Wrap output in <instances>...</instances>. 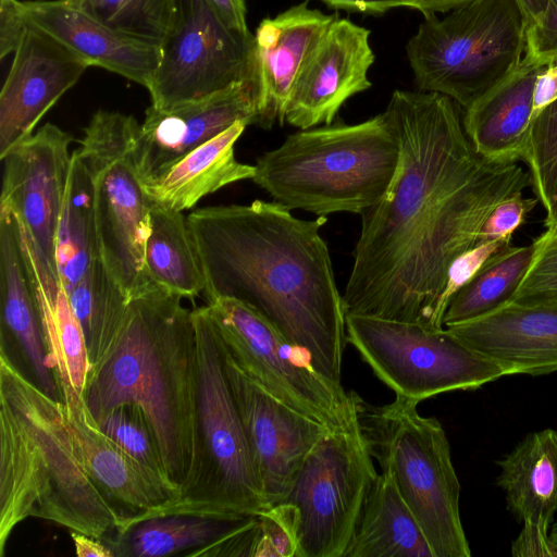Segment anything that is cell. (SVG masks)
I'll list each match as a JSON object with an SVG mask.
<instances>
[{
    "label": "cell",
    "mask_w": 557,
    "mask_h": 557,
    "mask_svg": "<svg viewBox=\"0 0 557 557\" xmlns=\"http://www.w3.org/2000/svg\"><path fill=\"white\" fill-rule=\"evenodd\" d=\"M549 540L554 546V549L557 555V522L553 524L550 531H549Z\"/></svg>",
    "instance_id": "cell-50"
},
{
    "label": "cell",
    "mask_w": 557,
    "mask_h": 557,
    "mask_svg": "<svg viewBox=\"0 0 557 557\" xmlns=\"http://www.w3.org/2000/svg\"><path fill=\"white\" fill-rule=\"evenodd\" d=\"M458 107L438 92H393L384 113L399 139V164L384 197L360 214L346 314L444 327L451 263L481 243L502 200L531 186L518 162L475 150Z\"/></svg>",
    "instance_id": "cell-1"
},
{
    "label": "cell",
    "mask_w": 557,
    "mask_h": 557,
    "mask_svg": "<svg viewBox=\"0 0 557 557\" xmlns=\"http://www.w3.org/2000/svg\"><path fill=\"white\" fill-rule=\"evenodd\" d=\"M418 401L397 396L382 406L356 396V419L368 449L417 518L434 557H469L461 523L460 483L441 422Z\"/></svg>",
    "instance_id": "cell-7"
},
{
    "label": "cell",
    "mask_w": 557,
    "mask_h": 557,
    "mask_svg": "<svg viewBox=\"0 0 557 557\" xmlns=\"http://www.w3.org/2000/svg\"><path fill=\"white\" fill-rule=\"evenodd\" d=\"M372 458L356 417L313 447L281 502L296 513L297 557H344L379 474Z\"/></svg>",
    "instance_id": "cell-12"
},
{
    "label": "cell",
    "mask_w": 557,
    "mask_h": 557,
    "mask_svg": "<svg viewBox=\"0 0 557 557\" xmlns=\"http://www.w3.org/2000/svg\"><path fill=\"white\" fill-rule=\"evenodd\" d=\"M331 8L347 12L383 14L396 8H409L420 11L424 16L449 12L451 9L444 0H321Z\"/></svg>",
    "instance_id": "cell-42"
},
{
    "label": "cell",
    "mask_w": 557,
    "mask_h": 557,
    "mask_svg": "<svg viewBox=\"0 0 557 557\" xmlns=\"http://www.w3.org/2000/svg\"><path fill=\"white\" fill-rule=\"evenodd\" d=\"M25 17L84 59L148 89L160 47L123 35L71 0L24 1Z\"/></svg>",
    "instance_id": "cell-22"
},
{
    "label": "cell",
    "mask_w": 557,
    "mask_h": 557,
    "mask_svg": "<svg viewBox=\"0 0 557 557\" xmlns=\"http://www.w3.org/2000/svg\"><path fill=\"white\" fill-rule=\"evenodd\" d=\"M222 345L231 389L269 508L284 500L307 456L332 430L270 395L236 364L223 342Z\"/></svg>",
    "instance_id": "cell-15"
},
{
    "label": "cell",
    "mask_w": 557,
    "mask_h": 557,
    "mask_svg": "<svg viewBox=\"0 0 557 557\" xmlns=\"http://www.w3.org/2000/svg\"><path fill=\"white\" fill-rule=\"evenodd\" d=\"M336 17L304 1L260 22L253 35L255 125L270 129L276 121L284 124L296 83Z\"/></svg>",
    "instance_id": "cell-19"
},
{
    "label": "cell",
    "mask_w": 557,
    "mask_h": 557,
    "mask_svg": "<svg viewBox=\"0 0 557 557\" xmlns=\"http://www.w3.org/2000/svg\"><path fill=\"white\" fill-rule=\"evenodd\" d=\"M100 257L90 174L73 152L69 183L55 236V262L61 286L69 294Z\"/></svg>",
    "instance_id": "cell-31"
},
{
    "label": "cell",
    "mask_w": 557,
    "mask_h": 557,
    "mask_svg": "<svg viewBox=\"0 0 557 557\" xmlns=\"http://www.w3.org/2000/svg\"><path fill=\"white\" fill-rule=\"evenodd\" d=\"M71 537L78 557H114L109 545H104L100 539L77 531H71Z\"/></svg>",
    "instance_id": "cell-47"
},
{
    "label": "cell",
    "mask_w": 557,
    "mask_h": 557,
    "mask_svg": "<svg viewBox=\"0 0 557 557\" xmlns=\"http://www.w3.org/2000/svg\"><path fill=\"white\" fill-rule=\"evenodd\" d=\"M557 99V64L545 66L540 73L533 97L531 121ZM531 123V122H530Z\"/></svg>",
    "instance_id": "cell-45"
},
{
    "label": "cell",
    "mask_w": 557,
    "mask_h": 557,
    "mask_svg": "<svg viewBox=\"0 0 557 557\" xmlns=\"http://www.w3.org/2000/svg\"><path fill=\"white\" fill-rule=\"evenodd\" d=\"M247 126L245 121L235 122L160 177L141 184L150 203L182 212L226 185L252 180L255 165L240 163L234 153L235 144Z\"/></svg>",
    "instance_id": "cell-25"
},
{
    "label": "cell",
    "mask_w": 557,
    "mask_h": 557,
    "mask_svg": "<svg viewBox=\"0 0 557 557\" xmlns=\"http://www.w3.org/2000/svg\"><path fill=\"white\" fill-rule=\"evenodd\" d=\"M543 69L521 61L508 77L465 110V132L480 154L503 162L523 159L535 84Z\"/></svg>",
    "instance_id": "cell-24"
},
{
    "label": "cell",
    "mask_w": 557,
    "mask_h": 557,
    "mask_svg": "<svg viewBox=\"0 0 557 557\" xmlns=\"http://www.w3.org/2000/svg\"><path fill=\"white\" fill-rule=\"evenodd\" d=\"M346 336L376 377L397 396L418 403L505 375L446 327L346 314Z\"/></svg>",
    "instance_id": "cell-10"
},
{
    "label": "cell",
    "mask_w": 557,
    "mask_h": 557,
    "mask_svg": "<svg viewBox=\"0 0 557 557\" xmlns=\"http://www.w3.org/2000/svg\"><path fill=\"white\" fill-rule=\"evenodd\" d=\"M522 160L535 196L546 211L557 189V99L531 121Z\"/></svg>",
    "instance_id": "cell-35"
},
{
    "label": "cell",
    "mask_w": 557,
    "mask_h": 557,
    "mask_svg": "<svg viewBox=\"0 0 557 557\" xmlns=\"http://www.w3.org/2000/svg\"><path fill=\"white\" fill-rule=\"evenodd\" d=\"M444 1L448 4V7L451 10H454V9H456V8L460 7V5H463V4L468 3V2H471L473 0H444Z\"/></svg>",
    "instance_id": "cell-51"
},
{
    "label": "cell",
    "mask_w": 557,
    "mask_h": 557,
    "mask_svg": "<svg viewBox=\"0 0 557 557\" xmlns=\"http://www.w3.org/2000/svg\"><path fill=\"white\" fill-rule=\"evenodd\" d=\"M522 193L508 196L493 209L481 230V242L511 239L512 234L525 222L529 213L539 203L536 197L525 198Z\"/></svg>",
    "instance_id": "cell-40"
},
{
    "label": "cell",
    "mask_w": 557,
    "mask_h": 557,
    "mask_svg": "<svg viewBox=\"0 0 557 557\" xmlns=\"http://www.w3.org/2000/svg\"><path fill=\"white\" fill-rule=\"evenodd\" d=\"M23 251L39 305L47 366L58 389L67 387L84 396L90 363L82 327L60 281L29 250Z\"/></svg>",
    "instance_id": "cell-28"
},
{
    "label": "cell",
    "mask_w": 557,
    "mask_h": 557,
    "mask_svg": "<svg viewBox=\"0 0 557 557\" xmlns=\"http://www.w3.org/2000/svg\"><path fill=\"white\" fill-rule=\"evenodd\" d=\"M510 244L511 239L484 240L460 255L451 263L441 300L444 314L454 295L480 271L493 255Z\"/></svg>",
    "instance_id": "cell-39"
},
{
    "label": "cell",
    "mask_w": 557,
    "mask_h": 557,
    "mask_svg": "<svg viewBox=\"0 0 557 557\" xmlns=\"http://www.w3.org/2000/svg\"><path fill=\"white\" fill-rule=\"evenodd\" d=\"M38 518L104 540L125 518L87 471L64 404L0 351V556L14 528Z\"/></svg>",
    "instance_id": "cell-4"
},
{
    "label": "cell",
    "mask_w": 557,
    "mask_h": 557,
    "mask_svg": "<svg viewBox=\"0 0 557 557\" xmlns=\"http://www.w3.org/2000/svg\"><path fill=\"white\" fill-rule=\"evenodd\" d=\"M344 557H434L389 473L370 487Z\"/></svg>",
    "instance_id": "cell-27"
},
{
    "label": "cell",
    "mask_w": 557,
    "mask_h": 557,
    "mask_svg": "<svg viewBox=\"0 0 557 557\" xmlns=\"http://www.w3.org/2000/svg\"><path fill=\"white\" fill-rule=\"evenodd\" d=\"M88 63L26 18L0 92V158L29 137Z\"/></svg>",
    "instance_id": "cell-16"
},
{
    "label": "cell",
    "mask_w": 557,
    "mask_h": 557,
    "mask_svg": "<svg viewBox=\"0 0 557 557\" xmlns=\"http://www.w3.org/2000/svg\"><path fill=\"white\" fill-rule=\"evenodd\" d=\"M533 257V245L504 247L450 299L444 326L465 323L486 315L508 304L523 278Z\"/></svg>",
    "instance_id": "cell-33"
},
{
    "label": "cell",
    "mask_w": 557,
    "mask_h": 557,
    "mask_svg": "<svg viewBox=\"0 0 557 557\" xmlns=\"http://www.w3.org/2000/svg\"><path fill=\"white\" fill-rule=\"evenodd\" d=\"M112 29L160 46L173 13L174 0H71Z\"/></svg>",
    "instance_id": "cell-34"
},
{
    "label": "cell",
    "mask_w": 557,
    "mask_h": 557,
    "mask_svg": "<svg viewBox=\"0 0 557 557\" xmlns=\"http://www.w3.org/2000/svg\"><path fill=\"white\" fill-rule=\"evenodd\" d=\"M145 265L153 284L182 298H193L205 292L201 259L188 218L181 211L150 203Z\"/></svg>",
    "instance_id": "cell-30"
},
{
    "label": "cell",
    "mask_w": 557,
    "mask_h": 557,
    "mask_svg": "<svg viewBox=\"0 0 557 557\" xmlns=\"http://www.w3.org/2000/svg\"><path fill=\"white\" fill-rule=\"evenodd\" d=\"M233 29L249 35L245 0H206Z\"/></svg>",
    "instance_id": "cell-46"
},
{
    "label": "cell",
    "mask_w": 557,
    "mask_h": 557,
    "mask_svg": "<svg viewBox=\"0 0 557 557\" xmlns=\"http://www.w3.org/2000/svg\"><path fill=\"white\" fill-rule=\"evenodd\" d=\"M25 27L22 2L0 0V59L15 51Z\"/></svg>",
    "instance_id": "cell-43"
},
{
    "label": "cell",
    "mask_w": 557,
    "mask_h": 557,
    "mask_svg": "<svg viewBox=\"0 0 557 557\" xmlns=\"http://www.w3.org/2000/svg\"><path fill=\"white\" fill-rule=\"evenodd\" d=\"M72 141V135L46 123L0 158V205L13 212L40 263L58 278L55 236L71 171Z\"/></svg>",
    "instance_id": "cell-14"
},
{
    "label": "cell",
    "mask_w": 557,
    "mask_h": 557,
    "mask_svg": "<svg viewBox=\"0 0 557 557\" xmlns=\"http://www.w3.org/2000/svg\"><path fill=\"white\" fill-rule=\"evenodd\" d=\"M160 61L148 87L151 106L169 111L253 82V35L231 28L206 0H174Z\"/></svg>",
    "instance_id": "cell-13"
},
{
    "label": "cell",
    "mask_w": 557,
    "mask_h": 557,
    "mask_svg": "<svg viewBox=\"0 0 557 557\" xmlns=\"http://www.w3.org/2000/svg\"><path fill=\"white\" fill-rule=\"evenodd\" d=\"M522 62L540 67L557 64V0H548L542 18L527 29Z\"/></svg>",
    "instance_id": "cell-41"
},
{
    "label": "cell",
    "mask_w": 557,
    "mask_h": 557,
    "mask_svg": "<svg viewBox=\"0 0 557 557\" xmlns=\"http://www.w3.org/2000/svg\"><path fill=\"white\" fill-rule=\"evenodd\" d=\"M98 424L126 453L158 476L171 482L166 475L152 426L138 407L134 405L120 406L108 413Z\"/></svg>",
    "instance_id": "cell-36"
},
{
    "label": "cell",
    "mask_w": 557,
    "mask_h": 557,
    "mask_svg": "<svg viewBox=\"0 0 557 557\" xmlns=\"http://www.w3.org/2000/svg\"><path fill=\"white\" fill-rule=\"evenodd\" d=\"M527 29L518 0H473L443 18L424 16L406 46L418 90L466 110L520 65Z\"/></svg>",
    "instance_id": "cell-8"
},
{
    "label": "cell",
    "mask_w": 557,
    "mask_h": 557,
    "mask_svg": "<svg viewBox=\"0 0 557 557\" xmlns=\"http://www.w3.org/2000/svg\"><path fill=\"white\" fill-rule=\"evenodd\" d=\"M257 106L251 79L211 97L162 111L150 106L140 124L134 149L141 184L168 172L197 147L237 121L255 125Z\"/></svg>",
    "instance_id": "cell-17"
},
{
    "label": "cell",
    "mask_w": 557,
    "mask_h": 557,
    "mask_svg": "<svg viewBox=\"0 0 557 557\" xmlns=\"http://www.w3.org/2000/svg\"><path fill=\"white\" fill-rule=\"evenodd\" d=\"M256 516L231 518L197 515H168L138 521L112 536L109 547L114 556H190L215 544L253 522Z\"/></svg>",
    "instance_id": "cell-29"
},
{
    "label": "cell",
    "mask_w": 557,
    "mask_h": 557,
    "mask_svg": "<svg viewBox=\"0 0 557 557\" xmlns=\"http://www.w3.org/2000/svg\"><path fill=\"white\" fill-rule=\"evenodd\" d=\"M0 300L1 342L15 343L27 359L36 384L60 399L54 375L47 366L40 310L22 247L20 224L13 212L1 205Z\"/></svg>",
    "instance_id": "cell-23"
},
{
    "label": "cell",
    "mask_w": 557,
    "mask_h": 557,
    "mask_svg": "<svg viewBox=\"0 0 557 557\" xmlns=\"http://www.w3.org/2000/svg\"><path fill=\"white\" fill-rule=\"evenodd\" d=\"M374 59L370 30L336 17L296 83L285 122L300 129L332 124L350 97L372 86L368 72Z\"/></svg>",
    "instance_id": "cell-18"
},
{
    "label": "cell",
    "mask_w": 557,
    "mask_h": 557,
    "mask_svg": "<svg viewBox=\"0 0 557 557\" xmlns=\"http://www.w3.org/2000/svg\"><path fill=\"white\" fill-rule=\"evenodd\" d=\"M399 159V139L383 112L288 135L257 159L252 181L289 210L361 214L384 197Z\"/></svg>",
    "instance_id": "cell-5"
},
{
    "label": "cell",
    "mask_w": 557,
    "mask_h": 557,
    "mask_svg": "<svg viewBox=\"0 0 557 557\" xmlns=\"http://www.w3.org/2000/svg\"><path fill=\"white\" fill-rule=\"evenodd\" d=\"M498 465L497 485L512 515L549 528L557 510V432L528 434Z\"/></svg>",
    "instance_id": "cell-26"
},
{
    "label": "cell",
    "mask_w": 557,
    "mask_h": 557,
    "mask_svg": "<svg viewBox=\"0 0 557 557\" xmlns=\"http://www.w3.org/2000/svg\"><path fill=\"white\" fill-rule=\"evenodd\" d=\"M511 554L517 557H557L549 540V528L534 523H523L521 532L512 542Z\"/></svg>",
    "instance_id": "cell-44"
},
{
    "label": "cell",
    "mask_w": 557,
    "mask_h": 557,
    "mask_svg": "<svg viewBox=\"0 0 557 557\" xmlns=\"http://www.w3.org/2000/svg\"><path fill=\"white\" fill-rule=\"evenodd\" d=\"M139 128L132 115L99 110L74 150L92 183L101 260L129 300L156 286L145 265L150 201L134 158Z\"/></svg>",
    "instance_id": "cell-9"
},
{
    "label": "cell",
    "mask_w": 557,
    "mask_h": 557,
    "mask_svg": "<svg viewBox=\"0 0 557 557\" xmlns=\"http://www.w3.org/2000/svg\"><path fill=\"white\" fill-rule=\"evenodd\" d=\"M532 245V261L509 302H557V226L546 228Z\"/></svg>",
    "instance_id": "cell-37"
},
{
    "label": "cell",
    "mask_w": 557,
    "mask_h": 557,
    "mask_svg": "<svg viewBox=\"0 0 557 557\" xmlns=\"http://www.w3.org/2000/svg\"><path fill=\"white\" fill-rule=\"evenodd\" d=\"M82 327L90 370L109 351L124 322L129 299L107 270L101 258L66 294Z\"/></svg>",
    "instance_id": "cell-32"
},
{
    "label": "cell",
    "mask_w": 557,
    "mask_h": 557,
    "mask_svg": "<svg viewBox=\"0 0 557 557\" xmlns=\"http://www.w3.org/2000/svg\"><path fill=\"white\" fill-rule=\"evenodd\" d=\"M206 306L236 364L270 395L330 430L355 419L357 393L321 375L310 356L258 311L230 297L212 298Z\"/></svg>",
    "instance_id": "cell-11"
},
{
    "label": "cell",
    "mask_w": 557,
    "mask_h": 557,
    "mask_svg": "<svg viewBox=\"0 0 557 557\" xmlns=\"http://www.w3.org/2000/svg\"><path fill=\"white\" fill-rule=\"evenodd\" d=\"M197 344L196 462L180 497L126 519L159 516L231 518L265 510L248 443L225 370L222 341L207 306L193 310Z\"/></svg>",
    "instance_id": "cell-6"
},
{
    "label": "cell",
    "mask_w": 557,
    "mask_h": 557,
    "mask_svg": "<svg viewBox=\"0 0 557 557\" xmlns=\"http://www.w3.org/2000/svg\"><path fill=\"white\" fill-rule=\"evenodd\" d=\"M59 394L87 471L125 520L180 497L178 486L158 476L100 429L82 394L67 387Z\"/></svg>",
    "instance_id": "cell-20"
},
{
    "label": "cell",
    "mask_w": 557,
    "mask_h": 557,
    "mask_svg": "<svg viewBox=\"0 0 557 557\" xmlns=\"http://www.w3.org/2000/svg\"><path fill=\"white\" fill-rule=\"evenodd\" d=\"M528 21V28L535 25L543 16L548 0H518Z\"/></svg>",
    "instance_id": "cell-48"
},
{
    "label": "cell",
    "mask_w": 557,
    "mask_h": 557,
    "mask_svg": "<svg viewBox=\"0 0 557 557\" xmlns=\"http://www.w3.org/2000/svg\"><path fill=\"white\" fill-rule=\"evenodd\" d=\"M297 556L298 536L294 508L280 503L257 515L252 557Z\"/></svg>",
    "instance_id": "cell-38"
},
{
    "label": "cell",
    "mask_w": 557,
    "mask_h": 557,
    "mask_svg": "<svg viewBox=\"0 0 557 557\" xmlns=\"http://www.w3.org/2000/svg\"><path fill=\"white\" fill-rule=\"evenodd\" d=\"M276 201L205 207L188 223L206 276V301L240 300L341 383L346 312L327 244L326 216L298 219Z\"/></svg>",
    "instance_id": "cell-2"
},
{
    "label": "cell",
    "mask_w": 557,
    "mask_h": 557,
    "mask_svg": "<svg viewBox=\"0 0 557 557\" xmlns=\"http://www.w3.org/2000/svg\"><path fill=\"white\" fill-rule=\"evenodd\" d=\"M446 329L505 375L557 371V302H508Z\"/></svg>",
    "instance_id": "cell-21"
},
{
    "label": "cell",
    "mask_w": 557,
    "mask_h": 557,
    "mask_svg": "<svg viewBox=\"0 0 557 557\" xmlns=\"http://www.w3.org/2000/svg\"><path fill=\"white\" fill-rule=\"evenodd\" d=\"M159 286L129 300L122 327L90 370L84 399L95 421L123 405L149 421L169 480L181 490L196 462L197 344L193 310Z\"/></svg>",
    "instance_id": "cell-3"
},
{
    "label": "cell",
    "mask_w": 557,
    "mask_h": 557,
    "mask_svg": "<svg viewBox=\"0 0 557 557\" xmlns=\"http://www.w3.org/2000/svg\"><path fill=\"white\" fill-rule=\"evenodd\" d=\"M543 224L546 228H553L557 226V189L546 210V215Z\"/></svg>",
    "instance_id": "cell-49"
}]
</instances>
